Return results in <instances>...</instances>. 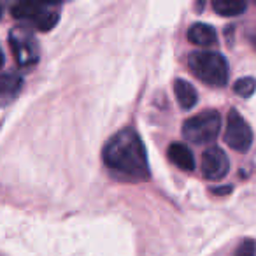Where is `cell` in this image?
<instances>
[{"mask_svg": "<svg viewBox=\"0 0 256 256\" xmlns=\"http://www.w3.org/2000/svg\"><path fill=\"white\" fill-rule=\"evenodd\" d=\"M221 130V116L216 110H204L182 124V136L193 144H210Z\"/></svg>", "mask_w": 256, "mask_h": 256, "instance_id": "cell-3", "label": "cell"}, {"mask_svg": "<svg viewBox=\"0 0 256 256\" xmlns=\"http://www.w3.org/2000/svg\"><path fill=\"white\" fill-rule=\"evenodd\" d=\"M167 156L176 167L182 168V170H193L195 168V156H193L192 150L181 142H174L168 146Z\"/></svg>", "mask_w": 256, "mask_h": 256, "instance_id": "cell-9", "label": "cell"}, {"mask_svg": "<svg viewBox=\"0 0 256 256\" xmlns=\"http://www.w3.org/2000/svg\"><path fill=\"white\" fill-rule=\"evenodd\" d=\"M104 162L116 174L128 179L150 176V164L144 142L134 128H123L104 148Z\"/></svg>", "mask_w": 256, "mask_h": 256, "instance_id": "cell-1", "label": "cell"}, {"mask_svg": "<svg viewBox=\"0 0 256 256\" xmlns=\"http://www.w3.org/2000/svg\"><path fill=\"white\" fill-rule=\"evenodd\" d=\"M234 92L237 93V95L244 96V98H249V96L256 92V79H252V78L237 79V82L234 84Z\"/></svg>", "mask_w": 256, "mask_h": 256, "instance_id": "cell-13", "label": "cell"}, {"mask_svg": "<svg viewBox=\"0 0 256 256\" xmlns=\"http://www.w3.org/2000/svg\"><path fill=\"white\" fill-rule=\"evenodd\" d=\"M188 40L196 46H212L218 40V34L214 26L207 23H195L188 30Z\"/></svg>", "mask_w": 256, "mask_h": 256, "instance_id": "cell-10", "label": "cell"}, {"mask_svg": "<svg viewBox=\"0 0 256 256\" xmlns=\"http://www.w3.org/2000/svg\"><path fill=\"white\" fill-rule=\"evenodd\" d=\"M237 256H254V242L244 240L237 249Z\"/></svg>", "mask_w": 256, "mask_h": 256, "instance_id": "cell-14", "label": "cell"}, {"mask_svg": "<svg viewBox=\"0 0 256 256\" xmlns=\"http://www.w3.org/2000/svg\"><path fill=\"white\" fill-rule=\"evenodd\" d=\"M188 67L195 78L214 88H223L228 82V64L216 51H195L188 56Z\"/></svg>", "mask_w": 256, "mask_h": 256, "instance_id": "cell-2", "label": "cell"}, {"mask_svg": "<svg viewBox=\"0 0 256 256\" xmlns=\"http://www.w3.org/2000/svg\"><path fill=\"white\" fill-rule=\"evenodd\" d=\"M23 78L20 74H0V107H6L20 95Z\"/></svg>", "mask_w": 256, "mask_h": 256, "instance_id": "cell-8", "label": "cell"}, {"mask_svg": "<svg viewBox=\"0 0 256 256\" xmlns=\"http://www.w3.org/2000/svg\"><path fill=\"white\" fill-rule=\"evenodd\" d=\"M248 4L240 2V0H214L212 9L216 14L224 16V18H235V16L242 14L246 11Z\"/></svg>", "mask_w": 256, "mask_h": 256, "instance_id": "cell-12", "label": "cell"}, {"mask_svg": "<svg viewBox=\"0 0 256 256\" xmlns=\"http://www.w3.org/2000/svg\"><path fill=\"white\" fill-rule=\"evenodd\" d=\"M0 16H2V9H0Z\"/></svg>", "mask_w": 256, "mask_h": 256, "instance_id": "cell-16", "label": "cell"}, {"mask_svg": "<svg viewBox=\"0 0 256 256\" xmlns=\"http://www.w3.org/2000/svg\"><path fill=\"white\" fill-rule=\"evenodd\" d=\"M12 16L22 22H30L42 32L53 28L58 22V12L50 9V6L36 4V2H20L11 9Z\"/></svg>", "mask_w": 256, "mask_h": 256, "instance_id": "cell-4", "label": "cell"}, {"mask_svg": "<svg viewBox=\"0 0 256 256\" xmlns=\"http://www.w3.org/2000/svg\"><path fill=\"white\" fill-rule=\"evenodd\" d=\"M4 51H2V48H0V68L4 67Z\"/></svg>", "mask_w": 256, "mask_h": 256, "instance_id": "cell-15", "label": "cell"}, {"mask_svg": "<svg viewBox=\"0 0 256 256\" xmlns=\"http://www.w3.org/2000/svg\"><path fill=\"white\" fill-rule=\"evenodd\" d=\"M9 44H11L12 54L20 67H30L39 62V44L32 32L25 28H14L9 34Z\"/></svg>", "mask_w": 256, "mask_h": 256, "instance_id": "cell-5", "label": "cell"}, {"mask_svg": "<svg viewBox=\"0 0 256 256\" xmlns=\"http://www.w3.org/2000/svg\"><path fill=\"white\" fill-rule=\"evenodd\" d=\"M228 168H230V162L228 156L221 148L210 146L204 151L202 154V174L206 179L210 181H220L224 176L228 174Z\"/></svg>", "mask_w": 256, "mask_h": 256, "instance_id": "cell-7", "label": "cell"}, {"mask_svg": "<svg viewBox=\"0 0 256 256\" xmlns=\"http://www.w3.org/2000/svg\"><path fill=\"white\" fill-rule=\"evenodd\" d=\"M174 93H176V98H178L179 106H181L182 109H192V107H195L196 100H198L196 90L193 88V84L184 81V79H176Z\"/></svg>", "mask_w": 256, "mask_h": 256, "instance_id": "cell-11", "label": "cell"}, {"mask_svg": "<svg viewBox=\"0 0 256 256\" xmlns=\"http://www.w3.org/2000/svg\"><path fill=\"white\" fill-rule=\"evenodd\" d=\"M224 142L235 151H248L252 144V130L249 123L237 112L232 109L226 118V130H224Z\"/></svg>", "mask_w": 256, "mask_h": 256, "instance_id": "cell-6", "label": "cell"}]
</instances>
